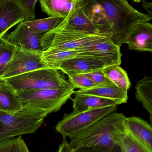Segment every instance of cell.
I'll list each match as a JSON object with an SVG mask.
<instances>
[{"mask_svg": "<svg viewBox=\"0 0 152 152\" xmlns=\"http://www.w3.org/2000/svg\"><path fill=\"white\" fill-rule=\"evenodd\" d=\"M87 18L116 45L125 43L134 28L152 20L132 7L128 0H77Z\"/></svg>", "mask_w": 152, "mask_h": 152, "instance_id": "cell-1", "label": "cell"}, {"mask_svg": "<svg viewBox=\"0 0 152 152\" xmlns=\"http://www.w3.org/2000/svg\"><path fill=\"white\" fill-rule=\"evenodd\" d=\"M125 117L116 112L104 117L71 139L69 143L71 149L118 146L120 135L126 130Z\"/></svg>", "mask_w": 152, "mask_h": 152, "instance_id": "cell-2", "label": "cell"}, {"mask_svg": "<svg viewBox=\"0 0 152 152\" xmlns=\"http://www.w3.org/2000/svg\"><path fill=\"white\" fill-rule=\"evenodd\" d=\"M50 114L40 109L21 108L13 114L0 111V141L34 134Z\"/></svg>", "mask_w": 152, "mask_h": 152, "instance_id": "cell-3", "label": "cell"}, {"mask_svg": "<svg viewBox=\"0 0 152 152\" xmlns=\"http://www.w3.org/2000/svg\"><path fill=\"white\" fill-rule=\"evenodd\" d=\"M4 80L16 91L72 86L59 70L54 69H41Z\"/></svg>", "mask_w": 152, "mask_h": 152, "instance_id": "cell-4", "label": "cell"}, {"mask_svg": "<svg viewBox=\"0 0 152 152\" xmlns=\"http://www.w3.org/2000/svg\"><path fill=\"white\" fill-rule=\"evenodd\" d=\"M73 86L48 88L34 91H16L21 108L40 109L49 113L56 112L74 94Z\"/></svg>", "mask_w": 152, "mask_h": 152, "instance_id": "cell-5", "label": "cell"}, {"mask_svg": "<svg viewBox=\"0 0 152 152\" xmlns=\"http://www.w3.org/2000/svg\"><path fill=\"white\" fill-rule=\"evenodd\" d=\"M117 104L65 114L55 127L63 137L70 140L104 117L117 111Z\"/></svg>", "mask_w": 152, "mask_h": 152, "instance_id": "cell-6", "label": "cell"}, {"mask_svg": "<svg viewBox=\"0 0 152 152\" xmlns=\"http://www.w3.org/2000/svg\"><path fill=\"white\" fill-rule=\"evenodd\" d=\"M107 39L109 38L103 34H84L54 28L43 35L41 45L44 50L49 48L62 50H81Z\"/></svg>", "mask_w": 152, "mask_h": 152, "instance_id": "cell-7", "label": "cell"}, {"mask_svg": "<svg viewBox=\"0 0 152 152\" xmlns=\"http://www.w3.org/2000/svg\"><path fill=\"white\" fill-rule=\"evenodd\" d=\"M43 52L17 47L12 59L1 80L41 69L49 68L42 60Z\"/></svg>", "mask_w": 152, "mask_h": 152, "instance_id": "cell-8", "label": "cell"}, {"mask_svg": "<svg viewBox=\"0 0 152 152\" xmlns=\"http://www.w3.org/2000/svg\"><path fill=\"white\" fill-rule=\"evenodd\" d=\"M55 28L61 31L84 34H101L85 16L77 1L67 16Z\"/></svg>", "mask_w": 152, "mask_h": 152, "instance_id": "cell-9", "label": "cell"}, {"mask_svg": "<svg viewBox=\"0 0 152 152\" xmlns=\"http://www.w3.org/2000/svg\"><path fill=\"white\" fill-rule=\"evenodd\" d=\"M109 66L110 65L103 60L79 53L76 57L64 61L59 70L68 76L103 69Z\"/></svg>", "mask_w": 152, "mask_h": 152, "instance_id": "cell-10", "label": "cell"}, {"mask_svg": "<svg viewBox=\"0 0 152 152\" xmlns=\"http://www.w3.org/2000/svg\"><path fill=\"white\" fill-rule=\"evenodd\" d=\"M44 34L35 33L25 24L24 21L18 24L15 29L4 36L6 40L15 46L26 50L43 51L41 39Z\"/></svg>", "mask_w": 152, "mask_h": 152, "instance_id": "cell-11", "label": "cell"}, {"mask_svg": "<svg viewBox=\"0 0 152 152\" xmlns=\"http://www.w3.org/2000/svg\"><path fill=\"white\" fill-rule=\"evenodd\" d=\"M79 53L99 58L110 65H121L122 54L120 47L115 44L110 39L103 40L82 49Z\"/></svg>", "mask_w": 152, "mask_h": 152, "instance_id": "cell-12", "label": "cell"}, {"mask_svg": "<svg viewBox=\"0 0 152 152\" xmlns=\"http://www.w3.org/2000/svg\"><path fill=\"white\" fill-rule=\"evenodd\" d=\"M125 44L129 49L152 52V25L150 21L141 22L132 30Z\"/></svg>", "mask_w": 152, "mask_h": 152, "instance_id": "cell-13", "label": "cell"}, {"mask_svg": "<svg viewBox=\"0 0 152 152\" xmlns=\"http://www.w3.org/2000/svg\"><path fill=\"white\" fill-rule=\"evenodd\" d=\"M29 20L28 17L12 0H9L0 11V37L20 22Z\"/></svg>", "mask_w": 152, "mask_h": 152, "instance_id": "cell-14", "label": "cell"}, {"mask_svg": "<svg viewBox=\"0 0 152 152\" xmlns=\"http://www.w3.org/2000/svg\"><path fill=\"white\" fill-rule=\"evenodd\" d=\"M125 123L127 131L152 151L151 125L136 116L125 117Z\"/></svg>", "mask_w": 152, "mask_h": 152, "instance_id": "cell-15", "label": "cell"}, {"mask_svg": "<svg viewBox=\"0 0 152 152\" xmlns=\"http://www.w3.org/2000/svg\"><path fill=\"white\" fill-rule=\"evenodd\" d=\"M76 92L109 99L114 101L117 105L126 103L128 99V93L119 88L115 85L98 86L84 90L79 89Z\"/></svg>", "mask_w": 152, "mask_h": 152, "instance_id": "cell-16", "label": "cell"}, {"mask_svg": "<svg viewBox=\"0 0 152 152\" xmlns=\"http://www.w3.org/2000/svg\"><path fill=\"white\" fill-rule=\"evenodd\" d=\"M21 109L19 97L16 91L4 80H0V111L10 114Z\"/></svg>", "mask_w": 152, "mask_h": 152, "instance_id": "cell-17", "label": "cell"}, {"mask_svg": "<svg viewBox=\"0 0 152 152\" xmlns=\"http://www.w3.org/2000/svg\"><path fill=\"white\" fill-rule=\"evenodd\" d=\"M75 97L73 101V111H81L92 109H98L109 105L117 104L112 100L91 95L74 92Z\"/></svg>", "mask_w": 152, "mask_h": 152, "instance_id": "cell-18", "label": "cell"}, {"mask_svg": "<svg viewBox=\"0 0 152 152\" xmlns=\"http://www.w3.org/2000/svg\"><path fill=\"white\" fill-rule=\"evenodd\" d=\"M42 11L49 17L64 18L77 0H38Z\"/></svg>", "mask_w": 152, "mask_h": 152, "instance_id": "cell-19", "label": "cell"}, {"mask_svg": "<svg viewBox=\"0 0 152 152\" xmlns=\"http://www.w3.org/2000/svg\"><path fill=\"white\" fill-rule=\"evenodd\" d=\"M80 50H62L49 48L43 51L42 60L49 68L59 70V67L66 60L77 56Z\"/></svg>", "mask_w": 152, "mask_h": 152, "instance_id": "cell-20", "label": "cell"}, {"mask_svg": "<svg viewBox=\"0 0 152 152\" xmlns=\"http://www.w3.org/2000/svg\"><path fill=\"white\" fill-rule=\"evenodd\" d=\"M135 96L138 102L150 114V120L152 122V78L145 76L139 80L135 86Z\"/></svg>", "mask_w": 152, "mask_h": 152, "instance_id": "cell-21", "label": "cell"}, {"mask_svg": "<svg viewBox=\"0 0 152 152\" xmlns=\"http://www.w3.org/2000/svg\"><path fill=\"white\" fill-rule=\"evenodd\" d=\"M106 77L119 88L128 93L131 86V82L127 73L120 65L107 66L102 69Z\"/></svg>", "mask_w": 152, "mask_h": 152, "instance_id": "cell-22", "label": "cell"}, {"mask_svg": "<svg viewBox=\"0 0 152 152\" xmlns=\"http://www.w3.org/2000/svg\"><path fill=\"white\" fill-rule=\"evenodd\" d=\"M118 145L122 152H152L126 129L120 135Z\"/></svg>", "mask_w": 152, "mask_h": 152, "instance_id": "cell-23", "label": "cell"}, {"mask_svg": "<svg viewBox=\"0 0 152 152\" xmlns=\"http://www.w3.org/2000/svg\"><path fill=\"white\" fill-rule=\"evenodd\" d=\"M63 18L49 17L40 19H32L24 21L27 26L35 33L44 34L57 27Z\"/></svg>", "mask_w": 152, "mask_h": 152, "instance_id": "cell-24", "label": "cell"}, {"mask_svg": "<svg viewBox=\"0 0 152 152\" xmlns=\"http://www.w3.org/2000/svg\"><path fill=\"white\" fill-rule=\"evenodd\" d=\"M17 46L8 42L3 37H0V80L9 66Z\"/></svg>", "mask_w": 152, "mask_h": 152, "instance_id": "cell-25", "label": "cell"}, {"mask_svg": "<svg viewBox=\"0 0 152 152\" xmlns=\"http://www.w3.org/2000/svg\"><path fill=\"white\" fill-rule=\"evenodd\" d=\"M68 77V81L75 89L79 88V89L84 90L100 86L96 85L90 79L81 74L72 75Z\"/></svg>", "mask_w": 152, "mask_h": 152, "instance_id": "cell-26", "label": "cell"}, {"mask_svg": "<svg viewBox=\"0 0 152 152\" xmlns=\"http://www.w3.org/2000/svg\"><path fill=\"white\" fill-rule=\"evenodd\" d=\"M81 75L87 77L98 86H107L114 85L104 74L102 69L94 70Z\"/></svg>", "mask_w": 152, "mask_h": 152, "instance_id": "cell-27", "label": "cell"}, {"mask_svg": "<svg viewBox=\"0 0 152 152\" xmlns=\"http://www.w3.org/2000/svg\"><path fill=\"white\" fill-rule=\"evenodd\" d=\"M15 1L26 13L29 20L35 18V8L38 0H12Z\"/></svg>", "mask_w": 152, "mask_h": 152, "instance_id": "cell-28", "label": "cell"}, {"mask_svg": "<svg viewBox=\"0 0 152 152\" xmlns=\"http://www.w3.org/2000/svg\"><path fill=\"white\" fill-rule=\"evenodd\" d=\"M18 137L8 138L0 141V152H16Z\"/></svg>", "mask_w": 152, "mask_h": 152, "instance_id": "cell-29", "label": "cell"}, {"mask_svg": "<svg viewBox=\"0 0 152 152\" xmlns=\"http://www.w3.org/2000/svg\"><path fill=\"white\" fill-rule=\"evenodd\" d=\"M71 152H122L119 146L113 148H90L72 150Z\"/></svg>", "mask_w": 152, "mask_h": 152, "instance_id": "cell-30", "label": "cell"}, {"mask_svg": "<svg viewBox=\"0 0 152 152\" xmlns=\"http://www.w3.org/2000/svg\"><path fill=\"white\" fill-rule=\"evenodd\" d=\"M16 152H30L21 136L18 137L16 145Z\"/></svg>", "mask_w": 152, "mask_h": 152, "instance_id": "cell-31", "label": "cell"}, {"mask_svg": "<svg viewBox=\"0 0 152 152\" xmlns=\"http://www.w3.org/2000/svg\"><path fill=\"white\" fill-rule=\"evenodd\" d=\"M72 149L66 137H63V141L59 146L58 152H71Z\"/></svg>", "mask_w": 152, "mask_h": 152, "instance_id": "cell-32", "label": "cell"}, {"mask_svg": "<svg viewBox=\"0 0 152 152\" xmlns=\"http://www.w3.org/2000/svg\"><path fill=\"white\" fill-rule=\"evenodd\" d=\"M142 5L145 10L147 11V15L152 19V3L151 2H147L145 1L142 2Z\"/></svg>", "mask_w": 152, "mask_h": 152, "instance_id": "cell-33", "label": "cell"}, {"mask_svg": "<svg viewBox=\"0 0 152 152\" xmlns=\"http://www.w3.org/2000/svg\"><path fill=\"white\" fill-rule=\"evenodd\" d=\"M9 0H0V11Z\"/></svg>", "mask_w": 152, "mask_h": 152, "instance_id": "cell-34", "label": "cell"}, {"mask_svg": "<svg viewBox=\"0 0 152 152\" xmlns=\"http://www.w3.org/2000/svg\"><path fill=\"white\" fill-rule=\"evenodd\" d=\"M132 1L136 3H141L143 2L144 1H145V0H132Z\"/></svg>", "mask_w": 152, "mask_h": 152, "instance_id": "cell-35", "label": "cell"}]
</instances>
